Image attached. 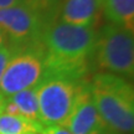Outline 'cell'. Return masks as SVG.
Instances as JSON below:
<instances>
[{
  "label": "cell",
  "mask_w": 134,
  "mask_h": 134,
  "mask_svg": "<svg viewBox=\"0 0 134 134\" xmlns=\"http://www.w3.org/2000/svg\"><path fill=\"white\" fill-rule=\"evenodd\" d=\"M96 27L76 26L53 20L41 36L45 53V75H61L85 80L93 63Z\"/></svg>",
  "instance_id": "1"
},
{
  "label": "cell",
  "mask_w": 134,
  "mask_h": 134,
  "mask_svg": "<svg viewBox=\"0 0 134 134\" xmlns=\"http://www.w3.org/2000/svg\"><path fill=\"white\" fill-rule=\"evenodd\" d=\"M90 90L107 128L120 134L134 129V90L127 78L100 72L90 81Z\"/></svg>",
  "instance_id": "2"
},
{
  "label": "cell",
  "mask_w": 134,
  "mask_h": 134,
  "mask_svg": "<svg viewBox=\"0 0 134 134\" xmlns=\"http://www.w3.org/2000/svg\"><path fill=\"white\" fill-rule=\"evenodd\" d=\"M86 82L61 75H43L36 86L40 123L43 127L66 124L78 92Z\"/></svg>",
  "instance_id": "3"
},
{
  "label": "cell",
  "mask_w": 134,
  "mask_h": 134,
  "mask_svg": "<svg viewBox=\"0 0 134 134\" xmlns=\"http://www.w3.org/2000/svg\"><path fill=\"white\" fill-rule=\"evenodd\" d=\"M93 63L105 73L132 78L134 75L133 31L108 23L103 25L97 31Z\"/></svg>",
  "instance_id": "4"
},
{
  "label": "cell",
  "mask_w": 134,
  "mask_h": 134,
  "mask_svg": "<svg viewBox=\"0 0 134 134\" xmlns=\"http://www.w3.org/2000/svg\"><path fill=\"white\" fill-rule=\"evenodd\" d=\"M47 24L48 20L26 1L0 10V30L16 50L40 45Z\"/></svg>",
  "instance_id": "5"
},
{
  "label": "cell",
  "mask_w": 134,
  "mask_h": 134,
  "mask_svg": "<svg viewBox=\"0 0 134 134\" xmlns=\"http://www.w3.org/2000/svg\"><path fill=\"white\" fill-rule=\"evenodd\" d=\"M45 75V53L42 45L18 50L9 61L0 81V96L9 97L34 88Z\"/></svg>",
  "instance_id": "6"
},
{
  "label": "cell",
  "mask_w": 134,
  "mask_h": 134,
  "mask_svg": "<svg viewBox=\"0 0 134 134\" xmlns=\"http://www.w3.org/2000/svg\"><path fill=\"white\" fill-rule=\"evenodd\" d=\"M72 134H98L107 128L96 108L90 90V82L83 83L73 109L63 125Z\"/></svg>",
  "instance_id": "7"
},
{
  "label": "cell",
  "mask_w": 134,
  "mask_h": 134,
  "mask_svg": "<svg viewBox=\"0 0 134 134\" xmlns=\"http://www.w3.org/2000/svg\"><path fill=\"white\" fill-rule=\"evenodd\" d=\"M102 11L98 0H62L56 20L76 26L96 27Z\"/></svg>",
  "instance_id": "8"
},
{
  "label": "cell",
  "mask_w": 134,
  "mask_h": 134,
  "mask_svg": "<svg viewBox=\"0 0 134 134\" xmlns=\"http://www.w3.org/2000/svg\"><path fill=\"white\" fill-rule=\"evenodd\" d=\"M1 112L20 115L26 119L40 123L36 87L18 92L13 96L1 97Z\"/></svg>",
  "instance_id": "9"
},
{
  "label": "cell",
  "mask_w": 134,
  "mask_h": 134,
  "mask_svg": "<svg viewBox=\"0 0 134 134\" xmlns=\"http://www.w3.org/2000/svg\"><path fill=\"white\" fill-rule=\"evenodd\" d=\"M102 11L108 24L134 30V0H105Z\"/></svg>",
  "instance_id": "10"
},
{
  "label": "cell",
  "mask_w": 134,
  "mask_h": 134,
  "mask_svg": "<svg viewBox=\"0 0 134 134\" xmlns=\"http://www.w3.org/2000/svg\"><path fill=\"white\" fill-rule=\"evenodd\" d=\"M43 125L20 115L0 112V134H30L41 133Z\"/></svg>",
  "instance_id": "11"
},
{
  "label": "cell",
  "mask_w": 134,
  "mask_h": 134,
  "mask_svg": "<svg viewBox=\"0 0 134 134\" xmlns=\"http://www.w3.org/2000/svg\"><path fill=\"white\" fill-rule=\"evenodd\" d=\"M23 1H26L32 5L34 8H36L48 20V23H51L56 20L58 5L62 0H23Z\"/></svg>",
  "instance_id": "12"
},
{
  "label": "cell",
  "mask_w": 134,
  "mask_h": 134,
  "mask_svg": "<svg viewBox=\"0 0 134 134\" xmlns=\"http://www.w3.org/2000/svg\"><path fill=\"white\" fill-rule=\"evenodd\" d=\"M16 51L18 50L6 41L0 46V81H1V77L4 75V71L6 66H8V63H9V61L11 60V57L14 56V53Z\"/></svg>",
  "instance_id": "13"
},
{
  "label": "cell",
  "mask_w": 134,
  "mask_h": 134,
  "mask_svg": "<svg viewBox=\"0 0 134 134\" xmlns=\"http://www.w3.org/2000/svg\"><path fill=\"white\" fill-rule=\"evenodd\" d=\"M40 134H72L63 125H47L43 127Z\"/></svg>",
  "instance_id": "14"
},
{
  "label": "cell",
  "mask_w": 134,
  "mask_h": 134,
  "mask_svg": "<svg viewBox=\"0 0 134 134\" xmlns=\"http://www.w3.org/2000/svg\"><path fill=\"white\" fill-rule=\"evenodd\" d=\"M21 1L23 0H0V10L10 8V6H14V5H18Z\"/></svg>",
  "instance_id": "15"
},
{
  "label": "cell",
  "mask_w": 134,
  "mask_h": 134,
  "mask_svg": "<svg viewBox=\"0 0 134 134\" xmlns=\"http://www.w3.org/2000/svg\"><path fill=\"white\" fill-rule=\"evenodd\" d=\"M98 134H120V133H118V132H115V130L109 129V128H105V129H103L102 132H99Z\"/></svg>",
  "instance_id": "16"
},
{
  "label": "cell",
  "mask_w": 134,
  "mask_h": 134,
  "mask_svg": "<svg viewBox=\"0 0 134 134\" xmlns=\"http://www.w3.org/2000/svg\"><path fill=\"white\" fill-rule=\"evenodd\" d=\"M5 41H6V40H5V35L3 34V31L0 30V46H1V45H3Z\"/></svg>",
  "instance_id": "17"
},
{
  "label": "cell",
  "mask_w": 134,
  "mask_h": 134,
  "mask_svg": "<svg viewBox=\"0 0 134 134\" xmlns=\"http://www.w3.org/2000/svg\"><path fill=\"white\" fill-rule=\"evenodd\" d=\"M98 1H99V4L102 5V6H103V4H104V1H105V0H98Z\"/></svg>",
  "instance_id": "18"
},
{
  "label": "cell",
  "mask_w": 134,
  "mask_h": 134,
  "mask_svg": "<svg viewBox=\"0 0 134 134\" xmlns=\"http://www.w3.org/2000/svg\"><path fill=\"white\" fill-rule=\"evenodd\" d=\"M0 112H1V96H0Z\"/></svg>",
  "instance_id": "19"
},
{
  "label": "cell",
  "mask_w": 134,
  "mask_h": 134,
  "mask_svg": "<svg viewBox=\"0 0 134 134\" xmlns=\"http://www.w3.org/2000/svg\"><path fill=\"white\" fill-rule=\"evenodd\" d=\"M30 134H38V133H30Z\"/></svg>",
  "instance_id": "20"
}]
</instances>
